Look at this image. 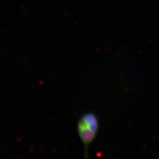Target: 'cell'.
I'll return each instance as SVG.
<instances>
[{"label": "cell", "instance_id": "cell-1", "mask_svg": "<svg viewBox=\"0 0 159 159\" xmlns=\"http://www.w3.org/2000/svg\"><path fill=\"white\" fill-rule=\"evenodd\" d=\"M77 128L87 158L89 147L94 141L99 128V122L97 114L92 111L84 113L78 119Z\"/></svg>", "mask_w": 159, "mask_h": 159}]
</instances>
